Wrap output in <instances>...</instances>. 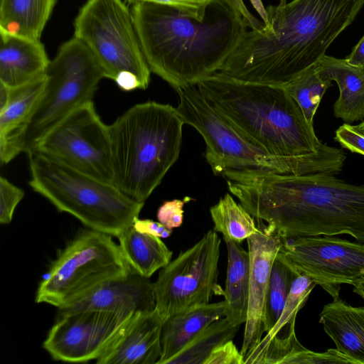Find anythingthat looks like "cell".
I'll return each instance as SVG.
<instances>
[{
  "instance_id": "1",
  "label": "cell",
  "mask_w": 364,
  "mask_h": 364,
  "mask_svg": "<svg viewBox=\"0 0 364 364\" xmlns=\"http://www.w3.org/2000/svg\"><path fill=\"white\" fill-rule=\"evenodd\" d=\"M221 175L252 216L284 239L348 234L364 243V184L328 173L227 169Z\"/></svg>"
},
{
  "instance_id": "2",
  "label": "cell",
  "mask_w": 364,
  "mask_h": 364,
  "mask_svg": "<svg viewBox=\"0 0 364 364\" xmlns=\"http://www.w3.org/2000/svg\"><path fill=\"white\" fill-rule=\"evenodd\" d=\"M364 0H279L262 29L247 28L219 73L285 86L316 65L355 20Z\"/></svg>"
},
{
  "instance_id": "3",
  "label": "cell",
  "mask_w": 364,
  "mask_h": 364,
  "mask_svg": "<svg viewBox=\"0 0 364 364\" xmlns=\"http://www.w3.org/2000/svg\"><path fill=\"white\" fill-rule=\"evenodd\" d=\"M132 13L151 72L174 90L218 72L248 28L230 0H212L202 16L149 2Z\"/></svg>"
},
{
  "instance_id": "4",
  "label": "cell",
  "mask_w": 364,
  "mask_h": 364,
  "mask_svg": "<svg viewBox=\"0 0 364 364\" xmlns=\"http://www.w3.org/2000/svg\"><path fill=\"white\" fill-rule=\"evenodd\" d=\"M196 85L210 106L269 154L299 156L326 145L284 86L239 80L219 72Z\"/></svg>"
},
{
  "instance_id": "5",
  "label": "cell",
  "mask_w": 364,
  "mask_h": 364,
  "mask_svg": "<svg viewBox=\"0 0 364 364\" xmlns=\"http://www.w3.org/2000/svg\"><path fill=\"white\" fill-rule=\"evenodd\" d=\"M184 124L176 107L152 101L119 117L109 125L113 184L144 203L177 161Z\"/></svg>"
},
{
  "instance_id": "6",
  "label": "cell",
  "mask_w": 364,
  "mask_h": 364,
  "mask_svg": "<svg viewBox=\"0 0 364 364\" xmlns=\"http://www.w3.org/2000/svg\"><path fill=\"white\" fill-rule=\"evenodd\" d=\"M175 90L178 96L176 110L184 123L203 136L206 161L216 176L227 169H257L295 176L334 175L342 170L346 156L341 149L326 144L308 155H273L242 134L210 106L196 85Z\"/></svg>"
},
{
  "instance_id": "7",
  "label": "cell",
  "mask_w": 364,
  "mask_h": 364,
  "mask_svg": "<svg viewBox=\"0 0 364 364\" xmlns=\"http://www.w3.org/2000/svg\"><path fill=\"white\" fill-rule=\"evenodd\" d=\"M31 188L60 212L92 230L118 237L139 218L144 203L112 183L76 170L35 149L26 153Z\"/></svg>"
},
{
  "instance_id": "8",
  "label": "cell",
  "mask_w": 364,
  "mask_h": 364,
  "mask_svg": "<svg viewBox=\"0 0 364 364\" xmlns=\"http://www.w3.org/2000/svg\"><path fill=\"white\" fill-rule=\"evenodd\" d=\"M104 77L95 58L81 41L73 37L65 42L48 65L43 90L19 140L20 152L32 150L57 124L92 101Z\"/></svg>"
},
{
  "instance_id": "9",
  "label": "cell",
  "mask_w": 364,
  "mask_h": 364,
  "mask_svg": "<svg viewBox=\"0 0 364 364\" xmlns=\"http://www.w3.org/2000/svg\"><path fill=\"white\" fill-rule=\"evenodd\" d=\"M112 235L85 230L68 244L38 285L36 303L64 309L131 267Z\"/></svg>"
},
{
  "instance_id": "10",
  "label": "cell",
  "mask_w": 364,
  "mask_h": 364,
  "mask_svg": "<svg viewBox=\"0 0 364 364\" xmlns=\"http://www.w3.org/2000/svg\"><path fill=\"white\" fill-rule=\"evenodd\" d=\"M74 37L91 51L105 77L120 73L136 75L142 90L151 70L144 58L132 11L122 0H87L74 21Z\"/></svg>"
},
{
  "instance_id": "11",
  "label": "cell",
  "mask_w": 364,
  "mask_h": 364,
  "mask_svg": "<svg viewBox=\"0 0 364 364\" xmlns=\"http://www.w3.org/2000/svg\"><path fill=\"white\" fill-rule=\"evenodd\" d=\"M221 240L208 230L192 247L163 267L154 282L155 309L163 322L189 308L223 294L218 284Z\"/></svg>"
},
{
  "instance_id": "12",
  "label": "cell",
  "mask_w": 364,
  "mask_h": 364,
  "mask_svg": "<svg viewBox=\"0 0 364 364\" xmlns=\"http://www.w3.org/2000/svg\"><path fill=\"white\" fill-rule=\"evenodd\" d=\"M33 149L113 183L109 127L101 120L92 101L68 114L43 136Z\"/></svg>"
},
{
  "instance_id": "13",
  "label": "cell",
  "mask_w": 364,
  "mask_h": 364,
  "mask_svg": "<svg viewBox=\"0 0 364 364\" xmlns=\"http://www.w3.org/2000/svg\"><path fill=\"white\" fill-rule=\"evenodd\" d=\"M287 240L279 254L298 273L321 286L333 298L341 284H353L364 277V243L333 235L304 236Z\"/></svg>"
},
{
  "instance_id": "14",
  "label": "cell",
  "mask_w": 364,
  "mask_h": 364,
  "mask_svg": "<svg viewBox=\"0 0 364 364\" xmlns=\"http://www.w3.org/2000/svg\"><path fill=\"white\" fill-rule=\"evenodd\" d=\"M130 316L97 310H59L43 347L55 360H97Z\"/></svg>"
},
{
  "instance_id": "15",
  "label": "cell",
  "mask_w": 364,
  "mask_h": 364,
  "mask_svg": "<svg viewBox=\"0 0 364 364\" xmlns=\"http://www.w3.org/2000/svg\"><path fill=\"white\" fill-rule=\"evenodd\" d=\"M247 239L250 255L247 317L241 353L245 356L262 338L264 331L266 296L273 262L287 240L267 225Z\"/></svg>"
},
{
  "instance_id": "16",
  "label": "cell",
  "mask_w": 364,
  "mask_h": 364,
  "mask_svg": "<svg viewBox=\"0 0 364 364\" xmlns=\"http://www.w3.org/2000/svg\"><path fill=\"white\" fill-rule=\"evenodd\" d=\"M163 320L156 309L139 311L122 325L97 364H157L161 356Z\"/></svg>"
},
{
  "instance_id": "17",
  "label": "cell",
  "mask_w": 364,
  "mask_h": 364,
  "mask_svg": "<svg viewBox=\"0 0 364 364\" xmlns=\"http://www.w3.org/2000/svg\"><path fill=\"white\" fill-rule=\"evenodd\" d=\"M154 283L132 269L125 277L108 280L66 309L97 310L129 316L155 309Z\"/></svg>"
},
{
  "instance_id": "18",
  "label": "cell",
  "mask_w": 364,
  "mask_h": 364,
  "mask_svg": "<svg viewBox=\"0 0 364 364\" xmlns=\"http://www.w3.org/2000/svg\"><path fill=\"white\" fill-rule=\"evenodd\" d=\"M0 82L18 87L44 77L50 60L40 39L0 31Z\"/></svg>"
},
{
  "instance_id": "19",
  "label": "cell",
  "mask_w": 364,
  "mask_h": 364,
  "mask_svg": "<svg viewBox=\"0 0 364 364\" xmlns=\"http://www.w3.org/2000/svg\"><path fill=\"white\" fill-rule=\"evenodd\" d=\"M319 323L351 364H364V306H352L337 296L323 306Z\"/></svg>"
},
{
  "instance_id": "20",
  "label": "cell",
  "mask_w": 364,
  "mask_h": 364,
  "mask_svg": "<svg viewBox=\"0 0 364 364\" xmlns=\"http://www.w3.org/2000/svg\"><path fill=\"white\" fill-rule=\"evenodd\" d=\"M46 83V75L29 83L11 87L6 106L0 111V160L6 164L21 152V134L36 108Z\"/></svg>"
},
{
  "instance_id": "21",
  "label": "cell",
  "mask_w": 364,
  "mask_h": 364,
  "mask_svg": "<svg viewBox=\"0 0 364 364\" xmlns=\"http://www.w3.org/2000/svg\"><path fill=\"white\" fill-rule=\"evenodd\" d=\"M321 77L336 81L340 95L333 105L334 115L350 124L364 118V68L346 58L324 55L316 64Z\"/></svg>"
},
{
  "instance_id": "22",
  "label": "cell",
  "mask_w": 364,
  "mask_h": 364,
  "mask_svg": "<svg viewBox=\"0 0 364 364\" xmlns=\"http://www.w3.org/2000/svg\"><path fill=\"white\" fill-rule=\"evenodd\" d=\"M226 311L224 300L189 308L164 321L161 356L157 364H165L213 322L225 317Z\"/></svg>"
},
{
  "instance_id": "23",
  "label": "cell",
  "mask_w": 364,
  "mask_h": 364,
  "mask_svg": "<svg viewBox=\"0 0 364 364\" xmlns=\"http://www.w3.org/2000/svg\"><path fill=\"white\" fill-rule=\"evenodd\" d=\"M244 360L245 364L350 363L336 348L316 353L304 347L296 338L295 322L288 327L284 336H276L264 344L255 346Z\"/></svg>"
},
{
  "instance_id": "24",
  "label": "cell",
  "mask_w": 364,
  "mask_h": 364,
  "mask_svg": "<svg viewBox=\"0 0 364 364\" xmlns=\"http://www.w3.org/2000/svg\"><path fill=\"white\" fill-rule=\"evenodd\" d=\"M228 250V268L223 295L227 304L225 317L232 323H245L250 284V255L240 243L223 237Z\"/></svg>"
},
{
  "instance_id": "25",
  "label": "cell",
  "mask_w": 364,
  "mask_h": 364,
  "mask_svg": "<svg viewBox=\"0 0 364 364\" xmlns=\"http://www.w3.org/2000/svg\"><path fill=\"white\" fill-rule=\"evenodd\" d=\"M117 237L127 262L142 277L150 278L171 260L173 252L160 237L138 232L132 225Z\"/></svg>"
},
{
  "instance_id": "26",
  "label": "cell",
  "mask_w": 364,
  "mask_h": 364,
  "mask_svg": "<svg viewBox=\"0 0 364 364\" xmlns=\"http://www.w3.org/2000/svg\"><path fill=\"white\" fill-rule=\"evenodd\" d=\"M56 0H0V31L40 39Z\"/></svg>"
},
{
  "instance_id": "27",
  "label": "cell",
  "mask_w": 364,
  "mask_h": 364,
  "mask_svg": "<svg viewBox=\"0 0 364 364\" xmlns=\"http://www.w3.org/2000/svg\"><path fill=\"white\" fill-rule=\"evenodd\" d=\"M239 327L226 317L221 318L209 325L165 364H203L216 347L232 340Z\"/></svg>"
},
{
  "instance_id": "28",
  "label": "cell",
  "mask_w": 364,
  "mask_h": 364,
  "mask_svg": "<svg viewBox=\"0 0 364 364\" xmlns=\"http://www.w3.org/2000/svg\"><path fill=\"white\" fill-rule=\"evenodd\" d=\"M210 213L214 231L236 242H242L259 230L252 215L229 193L220 198Z\"/></svg>"
},
{
  "instance_id": "29",
  "label": "cell",
  "mask_w": 364,
  "mask_h": 364,
  "mask_svg": "<svg viewBox=\"0 0 364 364\" xmlns=\"http://www.w3.org/2000/svg\"><path fill=\"white\" fill-rule=\"evenodd\" d=\"M298 274L278 252L272 264L266 296L264 323L265 333L278 321L292 282Z\"/></svg>"
},
{
  "instance_id": "30",
  "label": "cell",
  "mask_w": 364,
  "mask_h": 364,
  "mask_svg": "<svg viewBox=\"0 0 364 364\" xmlns=\"http://www.w3.org/2000/svg\"><path fill=\"white\" fill-rule=\"evenodd\" d=\"M331 81L320 76L316 65L309 68L284 87L301 107L306 120L314 125V117Z\"/></svg>"
},
{
  "instance_id": "31",
  "label": "cell",
  "mask_w": 364,
  "mask_h": 364,
  "mask_svg": "<svg viewBox=\"0 0 364 364\" xmlns=\"http://www.w3.org/2000/svg\"><path fill=\"white\" fill-rule=\"evenodd\" d=\"M316 284L308 276L299 273L297 274L292 282L289 294L278 321L257 345L268 342L279 335L284 327L287 326L289 327L296 321L297 313L306 304Z\"/></svg>"
},
{
  "instance_id": "32",
  "label": "cell",
  "mask_w": 364,
  "mask_h": 364,
  "mask_svg": "<svg viewBox=\"0 0 364 364\" xmlns=\"http://www.w3.org/2000/svg\"><path fill=\"white\" fill-rule=\"evenodd\" d=\"M24 191L6 178H0V223L9 224L13 219L14 210L23 199Z\"/></svg>"
},
{
  "instance_id": "33",
  "label": "cell",
  "mask_w": 364,
  "mask_h": 364,
  "mask_svg": "<svg viewBox=\"0 0 364 364\" xmlns=\"http://www.w3.org/2000/svg\"><path fill=\"white\" fill-rule=\"evenodd\" d=\"M190 200L191 198L186 197L183 200L174 199L164 202L157 211L159 222L172 230L180 227L183 218V207Z\"/></svg>"
},
{
  "instance_id": "34",
  "label": "cell",
  "mask_w": 364,
  "mask_h": 364,
  "mask_svg": "<svg viewBox=\"0 0 364 364\" xmlns=\"http://www.w3.org/2000/svg\"><path fill=\"white\" fill-rule=\"evenodd\" d=\"M203 364H245V360L232 340H230L216 347Z\"/></svg>"
},
{
  "instance_id": "35",
  "label": "cell",
  "mask_w": 364,
  "mask_h": 364,
  "mask_svg": "<svg viewBox=\"0 0 364 364\" xmlns=\"http://www.w3.org/2000/svg\"><path fill=\"white\" fill-rule=\"evenodd\" d=\"M335 139L351 152L364 155V136L353 125L344 123L336 131Z\"/></svg>"
},
{
  "instance_id": "36",
  "label": "cell",
  "mask_w": 364,
  "mask_h": 364,
  "mask_svg": "<svg viewBox=\"0 0 364 364\" xmlns=\"http://www.w3.org/2000/svg\"><path fill=\"white\" fill-rule=\"evenodd\" d=\"M130 4L138 2H149L175 6L186 10L198 16L205 14L208 4L212 0H125Z\"/></svg>"
},
{
  "instance_id": "37",
  "label": "cell",
  "mask_w": 364,
  "mask_h": 364,
  "mask_svg": "<svg viewBox=\"0 0 364 364\" xmlns=\"http://www.w3.org/2000/svg\"><path fill=\"white\" fill-rule=\"evenodd\" d=\"M132 226L136 230L140 232L149 234L159 237L160 238H166L169 237L173 232L160 222H155L149 219L136 218Z\"/></svg>"
},
{
  "instance_id": "38",
  "label": "cell",
  "mask_w": 364,
  "mask_h": 364,
  "mask_svg": "<svg viewBox=\"0 0 364 364\" xmlns=\"http://www.w3.org/2000/svg\"><path fill=\"white\" fill-rule=\"evenodd\" d=\"M235 9L242 16L251 29H262L264 27V23L255 18L247 9L242 0H230Z\"/></svg>"
},
{
  "instance_id": "39",
  "label": "cell",
  "mask_w": 364,
  "mask_h": 364,
  "mask_svg": "<svg viewBox=\"0 0 364 364\" xmlns=\"http://www.w3.org/2000/svg\"><path fill=\"white\" fill-rule=\"evenodd\" d=\"M114 82L124 91H132L136 89L142 90L141 81L136 75L132 73L125 72L119 74Z\"/></svg>"
},
{
  "instance_id": "40",
  "label": "cell",
  "mask_w": 364,
  "mask_h": 364,
  "mask_svg": "<svg viewBox=\"0 0 364 364\" xmlns=\"http://www.w3.org/2000/svg\"><path fill=\"white\" fill-rule=\"evenodd\" d=\"M346 59L353 65L364 68V35Z\"/></svg>"
},
{
  "instance_id": "41",
  "label": "cell",
  "mask_w": 364,
  "mask_h": 364,
  "mask_svg": "<svg viewBox=\"0 0 364 364\" xmlns=\"http://www.w3.org/2000/svg\"><path fill=\"white\" fill-rule=\"evenodd\" d=\"M352 285L353 286V291L364 300V277L355 281Z\"/></svg>"
},
{
  "instance_id": "42",
  "label": "cell",
  "mask_w": 364,
  "mask_h": 364,
  "mask_svg": "<svg viewBox=\"0 0 364 364\" xmlns=\"http://www.w3.org/2000/svg\"><path fill=\"white\" fill-rule=\"evenodd\" d=\"M353 127L364 136V121L357 125H353Z\"/></svg>"
}]
</instances>
